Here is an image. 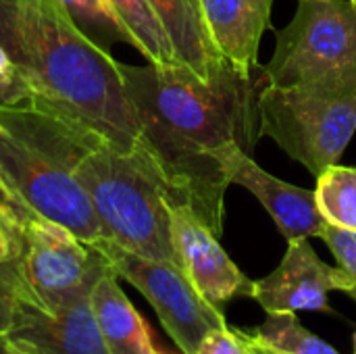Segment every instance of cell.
Masks as SVG:
<instances>
[{
	"label": "cell",
	"instance_id": "1",
	"mask_svg": "<svg viewBox=\"0 0 356 354\" xmlns=\"http://www.w3.org/2000/svg\"><path fill=\"white\" fill-rule=\"evenodd\" d=\"M140 140L171 207L190 209L217 238L223 234L227 163L257 146L259 98L267 86L263 67L244 69L221 61L209 77L186 65L121 63Z\"/></svg>",
	"mask_w": 356,
	"mask_h": 354
},
{
	"label": "cell",
	"instance_id": "11",
	"mask_svg": "<svg viewBox=\"0 0 356 354\" xmlns=\"http://www.w3.org/2000/svg\"><path fill=\"white\" fill-rule=\"evenodd\" d=\"M8 338L23 354H108L90 296L54 313L21 300Z\"/></svg>",
	"mask_w": 356,
	"mask_h": 354
},
{
	"label": "cell",
	"instance_id": "7",
	"mask_svg": "<svg viewBox=\"0 0 356 354\" xmlns=\"http://www.w3.org/2000/svg\"><path fill=\"white\" fill-rule=\"evenodd\" d=\"M108 269L111 263L96 244L79 240L54 221L35 215L23 217L21 300L54 313L77 298L90 296Z\"/></svg>",
	"mask_w": 356,
	"mask_h": 354
},
{
	"label": "cell",
	"instance_id": "13",
	"mask_svg": "<svg viewBox=\"0 0 356 354\" xmlns=\"http://www.w3.org/2000/svg\"><path fill=\"white\" fill-rule=\"evenodd\" d=\"M198 4L215 50L238 67H257L273 0H198Z\"/></svg>",
	"mask_w": 356,
	"mask_h": 354
},
{
	"label": "cell",
	"instance_id": "23",
	"mask_svg": "<svg viewBox=\"0 0 356 354\" xmlns=\"http://www.w3.org/2000/svg\"><path fill=\"white\" fill-rule=\"evenodd\" d=\"M29 102H31V92L23 75L0 46V106H19Z\"/></svg>",
	"mask_w": 356,
	"mask_h": 354
},
{
	"label": "cell",
	"instance_id": "25",
	"mask_svg": "<svg viewBox=\"0 0 356 354\" xmlns=\"http://www.w3.org/2000/svg\"><path fill=\"white\" fill-rule=\"evenodd\" d=\"M0 354H23V353L13 344V340L8 338V334H2V332H0Z\"/></svg>",
	"mask_w": 356,
	"mask_h": 354
},
{
	"label": "cell",
	"instance_id": "15",
	"mask_svg": "<svg viewBox=\"0 0 356 354\" xmlns=\"http://www.w3.org/2000/svg\"><path fill=\"white\" fill-rule=\"evenodd\" d=\"M169 33L173 50L181 65L190 67L200 77L223 61L215 50L200 13L198 0H148Z\"/></svg>",
	"mask_w": 356,
	"mask_h": 354
},
{
	"label": "cell",
	"instance_id": "30",
	"mask_svg": "<svg viewBox=\"0 0 356 354\" xmlns=\"http://www.w3.org/2000/svg\"><path fill=\"white\" fill-rule=\"evenodd\" d=\"M350 2H353V4H355V6H356V0H350Z\"/></svg>",
	"mask_w": 356,
	"mask_h": 354
},
{
	"label": "cell",
	"instance_id": "17",
	"mask_svg": "<svg viewBox=\"0 0 356 354\" xmlns=\"http://www.w3.org/2000/svg\"><path fill=\"white\" fill-rule=\"evenodd\" d=\"M248 334L269 354H340L325 340L309 332L296 313L267 315V319Z\"/></svg>",
	"mask_w": 356,
	"mask_h": 354
},
{
	"label": "cell",
	"instance_id": "18",
	"mask_svg": "<svg viewBox=\"0 0 356 354\" xmlns=\"http://www.w3.org/2000/svg\"><path fill=\"white\" fill-rule=\"evenodd\" d=\"M317 209L332 225L356 232L355 167L334 165L317 177Z\"/></svg>",
	"mask_w": 356,
	"mask_h": 354
},
{
	"label": "cell",
	"instance_id": "8",
	"mask_svg": "<svg viewBox=\"0 0 356 354\" xmlns=\"http://www.w3.org/2000/svg\"><path fill=\"white\" fill-rule=\"evenodd\" d=\"M96 246L104 252L113 271L152 305L181 354H194L211 330L227 325L223 311L209 305L175 263L146 259L104 240Z\"/></svg>",
	"mask_w": 356,
	"mask_h": 354
},
{
	"label": "cell",
	"instance_id": "19",
	"mask_svg": "<svg viewBox=\"0 0 356 354\" xmlns=\"http://www.w3.org/2000/svg\"><path fill=\"white\" fill-rule=\"evenodd\" d=\"M75 25L98 46L108 50L113 42L131 44V35L121 23L111 0H56Z\"/></svg>",
	"mask_w": 356,
	"mask_h": 354
},
{
	"label": "cell",
	"instance_id": "20",
	"mask_svg": "<svg viewBox=\"0 0 356 354\" xmlns=\"http://www.w3.org/2000/svg\"><path fill=\"white\" fill-rule=\"evenodd\" d=\"M321 238L330 246L332 255L336 257L338 267L348 275V280L353 284L348 294L356 300V232L325 223Z\"/></svg>",
	"mask_w": 356,
	"mask_h": 354
},
{
	"label": "cell",
	"instance_id": "31",
	"mask_svg": "<svg viewBox=\"0 0 356 354\" xmlns=\"http://www.w3.org/2000/svg\"><path fill=\"white\" fill-rule=\"evenodd\" d=\"M355 179H356V169H355Z\"/></svg>",
	"mask_w": 356,
	"mask_h": 354
},
{
	"label": "cell",
	"instance_id": "6",
	"mask_svg": "<svg viewBox=\"0 0 356 354\" xmlns=\"http://www.w3.org/2000/svg\"><path fill=\"white\" fill-rule=\"evenodd\" d=\"M259 108L261 134L315 177L338 165L356 131V92L267 83Z\"/></svg>",
	"mask_w": 356,
	"mask_h": 354
},
{
	"label": "cell",
	"instance_id": "5",
	"mask_svg": "<svg viewBox=\"0 0 356 354\" xmlns=\"http://www.w3.org/2000/svg\"><path fill=\"white\" fill-rule=\"evenodd\" d=\"M267 83L356 92V6L350 0H298L294 19L277 31Z\"/></svg>",
	"mask_w": 356,
	"mask_h": 354
},
{
	"label": "cell",
	"instance_id": "26",
	"mask_svg": "<svg viewBox=\"0 0 356 354\" xmlns=\"http://www.w3.org/2000/svg\"><path fill=\"white\" fill-rule=\"evenodd\" d=\"M248 338H250V334H248ZM250 342H252V354H267L257 342H254V340H252V338H250Z\"/></svg>",
	"mask_w": 356,
	"mask_h": 354
},
{
	"label": "cell",
	"instance_id": "10",
	"mask_svg": "<svg viewBox=\"0 0 356 354\" xmlns=\"http://www.w3.org/2000/svg\"><path fill=\"white\" fill-rule=\"evenodd\" d=\"M171 236L181 271L209 305L223 309L238 296H250L252 282L190 209L171 207Z\"/></svg>",
	"mask_w": 356,
	"mask_h": 354
},
{
	"label": "cell",
	"instance_id": "29",
	"mask_svg": "<svg viewBox=\"0 0 356 354\" xmlns=\"http://www.w3.org/2000/svg\"><path fill=\"white\" fill-rule=\"evenodd\" d=\"M355 354H356V336H355Z\"/></svg>",
	"mask_w": 356,
	"mask_h": 354
},
{
	"label": "cell",
	"instance_id": "24",
	"mask_svg": "<svg viewBox=\"0 0 356 354\" xmlns=\"http://www.w3.org/2000/svg\"><path fill=\"white\" fill-rule=\"evenodd\" d=\"M23 248V217L8 204L0 202V263L13 261Z\"/></svg>",
	"mask_w": 356,
	"mask_h": 354
},
{
	"label": "cell",
	"instance_id": "32",
	"mask_svg": "<svg viewBox=\"0 0 356 354\" xmlns=\"http://www.w3.org/2000/svg\"><path fill=\"white\" fill-rule=\"evenodd\" d=\"M263 351H265V348H263ZM265 353H267V351H265ZM267 354H269V353H267Z\"/></svg>",
	"mask_w": 356,
	"mask_h": 354
},
{
	"label": "cell",
	"instance_id": "9",
	"mask_svg": "<svg viewBox=\"0 0 356 354\" xmlns=\"http://www.w3.org/2000/svg\"><path fill=\"white\" fill-rule=\"evenodd\" d=\"M353 284L340 267L323 263L309 238L288 242V250L277 269L267 277L252 282L250 298H254L267 315L298 311H332L330 292H350Z\"/></svg>",
	"mask_w": 356,
	"mask_h": 354
},
{
	"label": "cell",
	"instance_id": "22",
	"mask_svg": "<svg viewBox=\"0 0 356 354\" xmlns=\"http://www.w3.org/2000/svg\"><path fill=\"white\" fill-rule=\"evenodd\" d=\"M194 354H252V342L248 332L221 325L211 330L198 344Z\"/></svg>",
	"mask_w": 356,
	"mask_h": 354
},
{
	"label": "cell",
	"instance_id": "21",
	"mask_svg": "<svg viewBox=\"0 0 356 354\" xmlns=\"http://www.w3.org/2000/svg\"><path fill=\"white\" fill-rule=\"evenodd\" d=\"M21 271L19 257L6 263H0V332L8 334L21 303Z\"/></svg>",
	"mask_w": 356,
	"mask_h": 354
},
{
	"label": "cell",
	"instance_id": "28",
	"mask_svg": "<svg viewBox=\"0 0 356 354\" xmlns=\"http://www.w3.org/2000/svg\"><path fill=\"white\" fill-rule=\"evenodd\" d=\"M0 202H4V204H8V200H6V196H4V192L0 190ZM10 207V204H8Z\"/></svg>",
	"mask_w": 356,
	"mask_h": 354
},
{
	"label": "cell",
	"instance_id": "27",
	"mask_svg": "<svg viewBox=\"0 0 356 354\" xmlns=\"http://www.w3.org/2000/svg\"><path fill=\"white\" fill-rule=\"evenodd\" d=\"M152 354H173V353H167V351H163V348H159V346L154 344V351H152Z\"/></svg>",
	"mask_w": 356,
	"mask_h": 354
},
{
	"label": "cell",
	"instance_id": "14",
	"mask_svg": "<svg viewBox=\"0 0 356 354\" xmlns=\"http://www.w3.org/2000/svg\"><path fill=\"white\" fill-rule=\"evenodd\" d=\"M90 300L108 354H152L150 328L121 290L113 267L96 282Z\"/></svg>",
	"mask_w": 356,
	"mask_h": 354
},
{
	"label": "cell",
	"instance_id": "12",
	"mask_svg": "<svg viewBox=\"0 0 356 354\" xmlns=\"http://www.w3.org/2000/svg\"><path fill=\"white\" fill-rule=\"evenodd\" d=\"M227 177L229 184H238L257 196L288 242L298 238H321L327 221L317 209L315 192L273 177L242 150L229 159Z\"/></svg>",
	"mask_w": 356,
	"mask_h": 354
},
{
	"label": "cell",
	"instance_id": "2",
	"mask_svg": "<svg viewBox=\"0 0 356 354\" xmlns=\"http://www.w3.org/2000/svg\"><path fill=\"white\" fill-rule=\"evenodd\" d=\"M0 46L31 102L131 150L140 125L121 63L90 40L56 0H0Z\"/></svg>",
	"mask_w": 356,
	"mask_h": 354
},
{
	"label": "cell",
	"instance_id": "16",
	"mask_svg": "<svg viewBox=\"0 0 356 354\" xmlns=\"http://www.w3.org/2000/svg\"><path fill=\"white\" fill-rule=\"evenodd\" d=\"M111 2L121 23L125 25L127 33L131 35L134 48L140 50L148 63L159 67L181 65L173 50L167 29L163 27L161 19L156 17L148 0H111Z\"/></svg>",
	"mask_w": 356,
	"mask_h": 354
},
{
	"label": "cell",
	"instance_id": "4",
	"mask_svg": "<svg viewBox=\"0 0 356 354\" xmlns=\"http://www.w3.org/2000/svg\"><path fill=\"white\" fill-rule=\"evenodd\" d=\"M75 177L98 217L100 240L179 267L171 236V204L152 161L140 146L125 150L100 142L81 159Z\"/></svg>",
	"mask_w": 356,
	"mask_h": 354
},
{
	"label": "cell",
	"instance_id": "3",
	"mask_svg": "<svg viewBox=\"0 0 356 354\" xmlns=\"http://www.w3.org/2000/svg\"><path fill=\"white\" fill-rule=\"evenodd\" d=\"M100 142L106 140L42 106H0V190L8 204L96 244L100 223L75 169Z\"/></svg>",
	"mask_w": 356,
	"mask_h": 354
}]
</instances>
